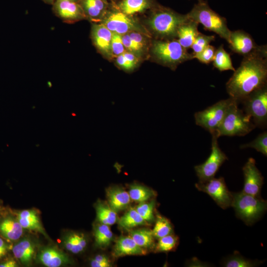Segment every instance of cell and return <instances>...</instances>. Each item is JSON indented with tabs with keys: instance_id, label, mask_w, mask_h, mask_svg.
Masks as SVG:
<instances>
[{
	"instance_id": "cell-9",
	"label": "cell",
	"mask_w": 267,
	"mask_h": 267,
	"mask_svg": "<svg viewBox=\"0 0 267 267\" xmlns=\"http://www.w3.org/2000/svg\"><path fill=\"white\" fill-rule=\"evenodd\" d=\"M212 135L211 152L210 156L203 163L194 167L199 179V182H206L214 178L221 165L227 160V157L219 146L218 138L214 134Z\"/></svg>"
},
{
	"instance_id": "cell-6",
	"label": "cell",
	"mask_w": 267,
	"mask_h": 267,
	"mask_svg": "<svg viewBox=\"0 0 267 267\" xmlns=\"http://www.w3.org/2000/svg\"><path fill=\"white\" fill-rule=\"evenodd\" d=\"M188 19L187 14H180L167 8H160L151 15L148 23L156 35L169 39L177 37L179 27Z\"/></svg>"
},
{
	"instance_id": "cell-38",
	"label": "cell",
	"mask_w": 267,
	"mask_h": 267,
	"mask_svg": "<svg viewBox=\"0 0 267 267\" xmlns=\"http://www.w3.org/2000/svg\"><path fill=\"white\" fill-rule=\"evenodd\" d=\"M215 39V36H207L200 32L191 46L193 50L192 53L194 55L199 53L209 45L210 43L214 41Z\"/></svg>"
},
{
	"instance_id": "cell-3",
	"label": "cell",
	"mask_w": 267,
	"mask_h": 267,
	"mask_svg": "<svg viewBox=\"0 0 267 267\" xmlns=\"http://www.w3.org/2000/svg\"><path fill=\"white\" fill-rule=\"evenodd\" d=\"M187 15L189 19L201 24L206 30L215 33L229 43L231 31L226 19L211 9L206 1H199Z\"/></svg>"
},
{
	"instance_id": "cell-2",
	"label": "cell",
	"mask_w": 267,
	"mask_h": 267,
	"mask_svg": "<svg viewBox=\"0 0 267 267\" xmlns=\"http://www.w3.org/2000/svg\"><path fill=\"white\" fill-rule=\"evenodd\" d=\"M234 100L229 106L220 126L212 135L221 136H244L256 127L251 119L238 107Z\"/></svg>"
},
{
	"instance_id": "cell-39",
	"label": "cell",
	"mask_w": 267,
	"mask_h": 267,
	"mask_svg": "<svg viewBox=\"0 0 267 267\" xmlns=\"http://www.w3.org/2000/svg\"><path fill=\"white\" fill-rule=\"evenodd\" d=\"M122 38L124 47L128 51L134 54L138 57L143 54L146 48L134 41L128 33L122 35Z\"/></svg>"
},
{
	"instance_id": "cell-14",
	"label": "cell",
	"mask_w": 267,
	"mask_h": 267,
	"mask_svg": "<svg viewBox=\"0 0 267 267\" xmlns=\"http://www.w3.org/2000/svg\"><path fill=\"white\" fill-rule=\"evenodd\" d=\"M53 10L58 17L66 21H76L86 16L78 2L68 0H56L53 3Z\"/></svg>"
},
{
	"instance_id": "cell-20",
	"label": "cell",
	"mask_w": 267,
	"mask_h": 267,
	"mask_svg": "<svg viewBox=\"0 0 267 267\" xmlns=\"http://www.w3.org/2000/svg\"><path fill=\"white\" fill-rule=\"evenodd\" d=\"M16 215V218L24 229L39 232L46 236L47 235L36 210H24L17 212Z\"/></svg>"
},
{
	"instance_id": "cell-45",
	"label": "cell",
	"mask_w": 267,
	"mask_h": 267,
	"mask_svg": "<svg viewBox=\"0 0 267 267\" xmlns=\"http://www.w3.org/2000/svg\"><path fill=\"white\" fill-rule=\"evenodd\" d=\"M18 264L13 259H8L0 264V267H16Z\"/></svg>"
},
{
	"instance_id": "cell-4",
	"label": "cell",
	"mask_w": 267,
	"mask_h": 267,
	"mask_svg": "<svg viewBox=\"0 0 267 267\" xmlns=\"http://www.w3.org/2000/svg\"><path fill=\"white\" fill-rule=\"evenodd\" d=\"M151 51L157 61L172 69H175L179 64L194 58L192 53H189L178 40L174 39L154 41Z\"/></svg>"
},
{
	"instance_id": "cell-11",
	"label": "cell",
	"mask_w": 267,
	"mask_h": 267,
	"mask_svg": "<svg viewBox=\"0 0 267 267\" xmlns=\"http://www.w3.org/2000/svg\"><path fill=\"white\" fill-rule=\"evenodd\" d=\"M231 50L244 57L254 54L267 56L266 45H258L252 37L242 30L231 31L228 43Z\"/></svg>"
},
{
	"instance_id": "cell-27",
	"label": "cell",
	"mask_w": 267,
	"mask_h": 267,
	"mask_svg": "<svg viewBox=\"0 0 267 267\" xmlns=\"http://www.w3.org/2000/svg\"><path fill=\"white\" fill-rule=\"evenodd\" d=\"M129 236L142 248H152L155 246L154 237L150 229H129Z\"/></svg>"
},
{
	"instance_id": "cell-47",
	"label": "cell",
	"mask_w": 267,
	"mask_h": 267,
	"mask_svg": "<svg viewBox=\"0 0 267 267\" xmlns=\"http://www.w3.org/2000/svg\"><path fill=\"white\" fill-rule=\"evenodd\" d=\"M68 0L74 1V2H78V1H80V0Z\"/></svg>"
},
{
	"instance_id": "cell-16",
	"label": "cell",
	"mask_w": 267,
	"mask_h": 267,
	"mask_svg": "<svg viewBox=\"0 0 267 267\" xmlns=\"http://www.w3.org/2000/svg\"><path fill=\"white\" fill-rule=\"evenodd\" d=\"M38 258L42 264L47 267H59L70 264L72 262L66 254L52 247L42 249Z\"/></svg>"
},
{
	"instance_id": "cell-21",
	"label": "cell",
	"mask_w": 267,
	"mask_h": 267,
	"mask_svg": "<svg viewBox=\"0 0 267 267\" xmlns=\"http://www.w3.org/2000/svg\"><path fill=\"white\" fill-rule=\"evenodd\" d=\"M198 24L189 18L179 27L177 37L178 38L179 43L184 48L187 49L191 47L195 38L200 33L198 29Z\"/></svg>"
},
{
	"instance_id": "cell-42",
	"label": "cell",
	"mask_w": 267,
	"mask_h": 267,
	"mask_svg": "<svg viewBox=\"0 0 267 267\" xmlns=\"http://www.w3.org/2000/svg\"><path fill=\"white\" fill-rule=\"evenodd\" d=\"M92 267H111L112 263L109 258L104 254H98L90 260Z\"/></svg>"
},
{
	"instance_id": "cell-10",
	"label": "cell",
	"mask_w": 267,
	"mask_h": 267,
	"mask_svg": "<svg viewBox=\"0 0 267 267\" xmlns=\"http://www.w3.org/2000/svg\"><path fill=\"white\" fill-rule=\"evenodd\" d=\"M102 24L113 33L123 35L131 32H137L148 38L150 37L148 31L139 23L122 11L110 13L103 19Z\"/></svg>"
},
{
	"instance_id": "cell-33",
	"label": "cell",
	"mask_w": 267,
	"mask_h": 267,
	"mask_svg": "<svg viewBox=\"0 0 267 267\" xmlns=\"http://www.w3.org/2000/svg\"><path fill=\"white\" fill-rule=\"evenodd\" d=\"M138 56L129 51H125L117 56L116 60L118 66L126 71H131L134 69L138 62Z\"/></svg>"
},
{
	"instance_id": "cell-48",
	"label": "cell",
	"mask_w": 267,
	"mask_h": 267,
	"mask_svg": "<svg viewBox=\"0 0 267 267\" xmlns=\"http://www.w3.org/2000/svg\"><path fill=\"white\" fill-rule=\"evenodd\" d=\"M198 0L199 1H201V0Z\"/></svg>"
},
{
	"instance_id": "cell-37",
	"label": "cell",
	"mask_w": 267,
	"mask_h": 267,
	"mask_svg": "<svg viewBox=\"0 0 267 267\" xmlns=\"http://www.w3.org/2000/svg\"><path fill=\"white\" fill-rule=\"evenodd\" d=\"M251 147L255 149L265 156L267 155V133L266 131L260 134L253 141L240 146L241 149Z\"/></svg>"
},
{
	"instance_id": "cell-22",
	"label": "cell",
	"mask_w": 267,
	"mask_h": 267,
	"mask_svg": "<svg viewBox=\"0 0 267 267\" xmlns=\"http://www.w3.org/2000/svg\"><path fill=\"white\" fill-rule=\"evenodd\" d=\"M88 238L83 233L71 231L63 238L62 243L69 252L78 254L83 252L88 245Z\"/></svg>"
},
{
	"instance_id": "cell-26",
	"label": "cell",
	"mask_w": 267,
	"mask_h": 267,
	"mask_svg": "<svg viewBox=\"0 0 267 267\" xmlns=\"http://www.w3.org/2000/svg\"><path fill=\"white\" fill-rule=\"evenodd\" d=\"M94 237L95 245L101 249L107 248L113 239V234L109 226L99 222L94 227Z\"/></svg>"
},
{
	"instance_id": "cell-32",
	"label": "cell",
	"mask_w": 267,
	"mask_h": 267,
	"mask_svg": "<svg viewBox=\"0 0 267 267\" xmlns=\"http://www.w3.org/2000/svg\"><path fill=\"white\" fill-rule=\"evenodd\" d=\"M155 221L154 227L152 230L154 238L159 239L172 234L173 232V226L168 219L160 215H157Z\"/></svg>"
},
{
	"instance_id": "cell-18",
	"label": "cell",
	"mask_w": 267,
	"mask_h": 267,
	"mask_svg": "<svg viewBox=\"0 0 267 267\" xmlns=\"http://www.w3.org/2000/svg\"><path fill=\"white\" fill-rule=\"evenodd\" d=\"M108 204L117 213L129 207L131 198L128 192L118 185L110 186L106 189Z\"/></svg>"
},
{
	"instance_id": "cell-19",
	"label": "cell",
	"mask_w": 267,
	"mask_h": 267,
	"mask_svg": "<svg viewBox=\"0 0 267 267\" xmlns=\"http://www.w3.org/2000/svg\"><path fill=\"white\" fill-rule=\"evenodd\" d=\"M24 228L17 218L7 216L0 219V236L5 240L15 241L22 236Z\"/></svg>"
},
{
	"instance_id": "cell-25",
	"label": "cell",
	"mask_w": 267,
	"mask_h": 267,
	"mask_svg": "<svg viewBox=\"0 0 267 267\" xmlns=\"http://www.w3.org/2000/svg\"><path fill=\"white\" fill-rule=\"evenodd\" d=\"M80 4L86 16L92 20L100 18L105 11L106 5L103 0H80Z\"/></svg>"
},
{
	"instance_id": "cell-8",
	"label": "cell",
	"mask_w": 267,
	"mask_h": 267,
	"mask_svg": "<svg viewBox=\"0 0 267 267\" xmlns=\"http://www.w3.org/2000/svg\"><path fill=\"white\" fill-rule=\"evenodd\" d=\"M235 99L230 97L221 100L204 110L194 114L195 123L208 131L212 134L218 129L226 112Z\"/></svg>"
},
{
	"instance_id": "cell-7",
	"label": "cell",
	"mask_w": 267,
	"mask_h": 267,
	"mask_svg": "<svg viewBox=\"0 0 267 267\" xmlns=\"http://www.w3.org/2000/svg\"><path fill=\"white\" fill-rule=\"evenodd\" d=\"M243 111L255 126L266 127L267 123V86L252 92L241 102Z\"/></svg>"
},
{
	"instance_id": "cell-31",
	"label": "cell",
	"mask_w": 267,
	"mask_h": 267,
	"mask_svg": "<svg viewBox=\"0 0 267 267\" xmlns=\"http://www.w3.org/2000/svg\"><path fill=\"white\" fill-rule=\"evenodd\" d=\"M150 6L149 0H124L119 5L121 11L128 15L142 12Z\"/></svg>"
},
{
	"instance_id": "cell-15",
	"label": "cell",
	"mask_w": 267,
	"mask_h": 267,
	"mask_svg": "<svg viewBox=\"0 0 267 267\" xmlns=\"http://www.w3.org/2000/svg\"><path fill=\"white\" fill-rule=\"evenodd\" d=\"M113 33L103 24H93L91 28V38L94 45L104 56H112L111 41Z\"/></svg>"
},
{
	"instance_id": "cell-35",
	"label": "cell",
	"mask_w": 267,
	"mask_h": 267,
	"mask_svg": "<svg viewBox=\"0 0 267 267\" xmlns=\"http://www.w3.org/2000/svg\"><path fill=\"white\" fill-rule=\"evenodd\" d=\"M155 206V201L152 200L149 202L140 203L135 209L147 223H151L154 222L156 219L154 215Z\"/></svg>"
},
{
	"instance_id": "cell-30",
	"label": "cell",
	"mask_w": 267,
	"mask_h": 267,
	"mask_svg": "<svg viewBox=\"0 0 267 267\" xmlns=\"http://www.w3.org/2000/svg\"><path fill=\"white\" fill-rule=\"evenodd\" d=\"M213 64L215 68L220 71L226 70L234 71L235 70L232 65L230 55L224 50L223 44L221 45L216 50Z\"/></svg>"
},
{
	"instance_id": "cell-12",
	"label": "cell",
	"mask_w": 267,
	"mask_h": 267,
	"mask_svg": "<svg viewBox=\"0 0 267 267\" xmlns=\"http://www.w3.org/2000/svg\"><path fill=\"white\" fill-rule=\"evenodd\" d=\"M195 187L208 194L221 208L226 209L231 206L232 194L228 191L223 178H214L206 182H198Z\"/></svg>"
},
{
	"instance_id": "cell-23",
	"label": "cell",
	"mask_w": 267,
	"mask_h": 267,
	"mask_svg": "<svg viewBox=\"0 0 267 267\" xmlns=\"http://www.w3.org/2000/svg\"><path fill=\"white\" fill-rule=\"evenodd\" d=\"M35 245L28 238L20 240L12 248L15 257L25 265H29L35 253Z\"/></svg>"
},
{
	"instance_id": "cell-44",
	"label": "cell",
	"mask_w": 267,
	"mask_h": 267,
	"mask_svg": "<svg viewBox=\"0 0 267 267\" xmlns=\"http://www.w3.org/2000/svg\"><path fill=\"white\" fill-rule=\"evenodd\" d=\"M10 245L0 237V259L3 257L10 249Z\"/></svg>"
},
{
	"instance_id": "cell-36",
	"label": "cell",
	"mask_w": 267,
	"mask_h": 267,
	"mask_svg": "<svg viewBox=\"0 0 267 267\" xmlns=\"http://www.w3.org/2000/svg\"><path fill=\"white\" fill-rule=\"evenodd\" d=\"M178 242V237L172 234L159 238L155 246V252H166L173 250L177 246Z\"/></svg>"
},
{
	"instance_id": "cell-24",
	"label": "cell",
	"mask_w": 267,
	"mask_h": 267,
	"mask_svg": "<svg viewBox=\"0 0 267 267\" xmlns=\"http://www.w3.org/2000/svg\"><path fill=\"white\" fill-rule=\"evenodd\" d=\"M96 218L99 223L111 225L118 220L117 212L113 210L108 203L98 201L95 205Z\"/></svg>"
},
{
	"instance_id": "cell-28",
	"label": "cell",
	"mask_w": 267,
	"mask_h": 267,
	"mask_svg": "<svg viewBox=\"0 0 267 267\" xmlns=\"http://www.w3.org/2000/svg\"><path fill=\"white\" fill-rule=\"evenodd\" d=\"M118 222L121 228L128 230L138 225L147 224L134 208H130L118 220Z\"/></svg>"
},
{
	"instance_id": "cell-17",
	"label": "cell",
	"mask_w": 267,
	"mask_h": 267,
	"mask_svg": "<svg viewBox=\"0 0 267 267\" xmlns=\"http://www.w3.org/2000/svg\"><path fill=\"white\" fill-rule=\"evenodd\" d=\"M146 250L139 247L130 236H121L116 241L112 255L116 258L128 255H144Z\"/></svg>"
},
{
	"instance_id": "cell-46",
	"label": "cell",
	"mask_w": 267,
	"mask_h": 267,
	"mask_svg": "<svg viewBox=\"0 0 267 267\" xmlns=\"http://www.w3.org/2000/svg\"><path fill=\"white\" fill-rule=\"evenodd\" d=\"M43 0L45 1V2L51 4V3H54V0Z\"/></svg>"
},
{
	"instance_id": "cell-1",
	"label": "cell",
	"mask_w": 267,
	"mask_h": 267,
	"mask_svg": "<svg viewBox=\"0 0 267 267\" xmlns=\"http://www.w3.org/2000/svg\"><path fill=\"white\" fill-rule=\"evenodd\" d=\"M267 57L261 54L244 57L240 66L226 83L227 93L238 103L252 92L267 86Z\"/></svg>"
},
{
	"instance_id": "cell-40",
	"label": "cell",
	"mask_w": 267,
	"mask_h": 267,
	"mask_svg": "<svg viewBox=\"0 0 267 267\" xmlns=\"http://www.w3.org/2000/svg\"><path fill=\"white\" fill-rule=\"evenodd\" d=\"M216 50L214 46L209 44L202 51L194 54V58H196L202 63H210L213 61Z\"/></svg>"
},
{
	"instance_id": "cell-43",
	"label": "cell",
	"mask_w": 267,
	"mask_h": 267,
	"mask_svg": "<svg viewBox=\"0 0 267 267\" xmlns=\"http://www.w3.org/2000/svg\"><path fill=\"white\" fill-rule=\"evenodd\" d=\"M128 34L138 44L145 48H146V46L147 47V43H146L143 34L137 32H131L128 33Z\"/></svg>"
},
{
	"instance_id": "cell-49",
	"label": "cell",
	"mask_w": 267,
	"mask_h": 267,
	"mask_svg": "<svg viewBox=\"0 0 267 267\" xmlns=\"http://www.w3.org/2000/svg\"></svg>"
},
{
	"instance_id": "cell-29",
	"label": "cell",
	"mask_w": 267,
	"mask_h": 267,
	"mask_svg": "<svg viewBox=\"0 0 267 267\" xmlns=\"http://www.w3.org/2000/svg\"><path fill=\"white\" fill-rule=\"evenodd\" d=\"M128 193L131 200L139 203L146 202L156 195L152 189L138 183L131 184Z\"/></svg>"
},
{
	"instance_id": "cell-5",
	"label": "cell",
	"mask_w": 267,
	"mask_h": 267,
	"mask_svg": "<svg viewBox=\"0 0 267 267\" xmlns=\"http://www.w3.org/2000/svg\"><path fill=\"white\" fill-rule=\"evenodd\" d=\"M233 207L238 218L247 225H251L264 214L267 202L261 197L246 194L242 191L231 193Z\"/></svg>"
},
{
	"instance_id": "cell-13",
	"label": "cell",
	"mask_w": 267,
	"mask_h": 267,
	"mask_svg": "<svg viewBox=\"0 0 267 267\" xmlns=\"http://www.w3.org/2000/svg\"><path fill=\"white\" fill-rule=\"evenodd\" d=\"M244 183L243 192L261 197V190L264 182V178L256 166L254 159L250 158L242 168Z\"/></svg>"
},
{
	"instance_id": "cell-34",
	"label": "cell",
	"mask_w": 267,
	"mask_h": 267,
	"mask_svg": "<svg viewBox=\"0 0 267 267\" xmlns=\"http://www.w3.org/2000/svg\"><path fill=\"white\" fill-rule=\"evenodd\" d=\"M261 264L259 261H252L246 259L241 255L235 254L227 258L223 263L226 267H252Z\"/></svg>"
},
{
	"instance_id": "cell-41",
	"label": "cell",
	"mask_w": 267,
	"mask_h": 267,
	"mask_svg": "<svg viewBox=\"0 0 267 267\" xmlns=\"http://www.w3.org/2000/svg\"><path fill=\"white\" fill-rule=\"evenodd\" d=\"M111 48L112 56H118L125 51V48L122 42V35L113 33Z\"/></svg>"
}]
</instances>
